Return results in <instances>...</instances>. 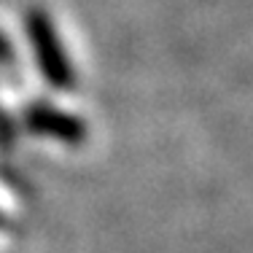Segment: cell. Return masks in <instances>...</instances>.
I'll return each instance as SVG.
<instances>
[{
  "instance_id": "cell-1",
  "label": "cell",
  "mask_w": 253,
  "mask_h": 253,
  "mask_svg": "<svg viewBox=\"0 0 253 253\" xmlns=\"http://www.w3.org/2000/svg\"><path fill=\"white\" fill-rule=\"evenodd\" d=\"M33 35H35V46H38V54H41V62H43V70L46 76H51L57 81V86H68V65L62 59V51L57 46V38H54L51 27L46 25L41 16L33 19Z\"/></svg>"
},
{
  "instance_id": "cell-2",
  "label": "cell",
  "mask_w": 253,
  "mask_h": 253,
  "mask_svg": "<svg viewBox=\"0 0 253 253\" xmlns=\"http://www.w3.org/2000/svg\"><path fill=\"white\" fill-rule=\"evenodd\" d=\"M0 57H8V46H5L3 38H0Z\"/></svg>"
}]
</instances>
